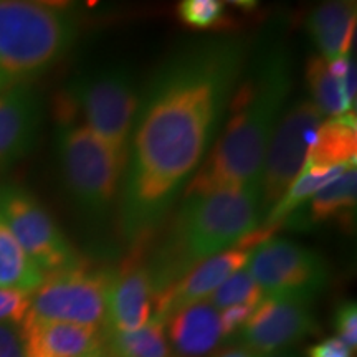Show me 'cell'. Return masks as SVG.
<instances>
[{
	"instance_id": "cell-1",
	"label": "cell",
	"mask_w": 357,
	"mask_h": 357,
	"mask_svg": "<svg viewBox=\"0 0 357 357\" xmlns=\"http://www.w3.org/2000/svg\"><path fill=\"white\" fill-rule=\"evenodd\" d=\"M243 66L242 43L211 40L182 48L154 75L134 119L119 190L129 242L146 243L202 166Z\"/></svg>"
},
{
	"instance_id": "cell-2",
	"label": "cell",
	"mask_w": 357,
	"mask_h": 357,
	"mask_svg": "<svg viewBox=\"0 0 357 357\" xmlns=\"http://www.w3.org/2000/svg\"><path fill=\"white\" fill-rule=\"evenodd\" d=\"M291 88L289 60L273 48L257 58L229 101L230 119L199 171L185 187V199L222 189L260 184L265 155Z\"/></svg>"
},
{
	"instance_id": "cell-3",
	"label": "cell",
	"mask_w": 357,
	"mask_h": 357,
	"mask_svg": "<svg viewBox=\"0 0 357 357\" xmlns=\"http://www.w3.org/2000/svg\"><path fill=\"white\" fill-rule=\"evenodd\" d=\"M260 184L187 197L147 268L155 293L238 243L261 220Z\"/></svg>"
},
{
	"instance_id": "cell-4",
	"label": "cell",
	"mask_w": 357,
	"mask_h": 357,
	"mask_svg": "<svg viewBox=\"0 0 357 357\" xmlns=\"http://www.w3.org/2000/svg\"><path fill=\"white\" fill-rule=\"evenodd\" d=\"M77 37L73 15L63 7L32 0H0V83H25L70 50Z\"/></svg>"
},
{
	"instance_id": "cell-5",
	"label": "cell",
	"mask_w": 357,
	"mask_h": 357,
	"mask_svg": "<svg viewBox=\"0 0 357 357\" xmlns=\"http://www.w3.org/2000/svg\"><path fill=\"white\" fill-rule=\"evenodd\" d=\"M56 142L61 177L75 205L89 218L108 215L121 189L123 164L84 124H60Z\"/></svg>"
},
{
	"instance_id": "cell-6",
	"label": "cell",
	"mask_w": 357,
	"mask_h": 357,
	"mask_svg": "<svg viewBox=\"0 0 357 357\" xmlns=\"http://www.w3.org/2000/svg\"><path fill=\"white\" fill-rule=\"evenodd\" d=\"M60 121L70 123L71 113L79 111L91 129L126 167L129 141L134 128L139 95L126 68H106L75 79L63 100ZM60 123V124H61Z\"/></svg>"
},
{
	"instance_id": "cell-7",
	"label": "cell",
	"mask_w": 357,
	"mask_h": 357,
	"mask_svg": "<svg viewBox=\"0 0 357 357\" xmlns=\"http://www.w3.org/2000/svg\"><path fill=\"white\" fill-rule=\"evenodd\" d=\"M109 276L111 271L86 270L82 265L47 275L30 294L29 316L105 328Z\"/></svg>"
},
{
	"instance_id": "cell-8",
	"label": "cell",
	"mask_w": 357,
	"mask_h": 357,
	"mask_svg": "<svg viewBox=\"0 0 357 357\" xmlns=\"http://www.w3.org/2000/svg\"><path fill=\"white\" fill-rule=\"evenodd\" d=\"M0 217L45 276L79 265L63 231L30 192L10 184L0 185Z\"/></svg>"
},
{
	"instance_id": "cell-9",
	"label": "cell",
	"mask_w": 357,
	"mask_h": 357,
	"mask_svg": "<svg viewBox=\"0 0 357 357\" xmlns=\"http://www.w3.org/2000/svg\"><path fill=\"white\" fill-rule=\"evenodd\" d=\"M321 124L323 114L311 100L294 102L276 124L260 181L261 218L275 207L294 178L300 176Z\"/></svg>"
},
{
	"instance_id": "cell-10",
	"label": "cell",
	"mask_w": 357,
	"mask_h": 357,
	"mask_svg": "<svg viewBox=\"0 0 357 357\" xmlns=\"http://www.w3.org/2000/svg\"><path fill=\"white\" fill-rule=\"evenodd\" d=\"M248 271L263 294H293L312 300L329 278L324 258L288 240L268 238L258 245Z\"/></svg>"
},
{
	"instance_id": "cell-11",
	"label": "cell",
	"mask_w": 357,
	"mask_h": 357,
	"mask_svg": "<svg viewBox=\"0 0 357 357\" xmlns=\"http://www.w3.org/2000/svg\"><path fill=\"white\" fill-rule=\"evenodd\" d=\"M278 229L280 227H261V229L253 230L231 248L199 263L171 287L155 293L153 318L166 323L169 316L182 307L208 300L223 281L248 265L258 245L271 238V235Z\"/></svg>"
},
{
	"instance_id": "cell-12",
	"label": "cell",
	"mask_w": 357,
	"mask_h": 357,
	"mask_svg": "<svg viewBox=\"0 0 357 357\" xmlns=\"http://www.w3.org/2000/svg\"><path fill=\"white\" fill-rule=\"evenodd\" d=\"M316 329L311 300L293 294H263L238 333L245 351L263 357L284 351Z\"/></svg>"
},
{
	"instance_id": "cell-13",
	"label": "cell",
	"mask_w": 357,
	"mask_h": 357,
	"mask_svg": "<svg viewBox=\"0 0 357 357\" xmlns=\"http://www.w3.org/2000/svg\"><path fill=\"white\" fill-rule=\"evenodd\" d=\"M154 281L142 258V245L136 253L111 271L106 310V333H126L139 329L154 316Z\"/></svg>"
},
{
	"instance_id": "cell-14",
	"label": "cell",
	"mask_w": 357,
	"mask_h": 357,
	"mask_svg": "<svg viewBox=\"0 0 357 357\" xmlns=\"http://www.w3.org/2000/svg\"><path fill=\"white\" fill-rule=\"evenodd\" d=\"M40 123V100L29 84H12L0 91V172L30 153Z\"/></svg>"
},
{
	"instance_id": "cell-15",
	"label": "cell",
	"mask_w": 357,
	"mask_h": 357,
	"mask_svg": "<svg viewBox=\"0 0 357 357\" xmlns=\"http://www.w3.org/2000/svg\"><path fill=\"white\" fill-rule=\"evenodd\" d=\"M25 357H100L105 352V329L26 314L20 324Z\"/></svg>"
},
{
	"instance_id": "cell-16",
	"label": "cell",
	"mask_w": 357,
	"mask_h": 357,
	"mask_svg": "<svg viewBox=\"0 0 357 357\" xmlns=\"http://www.w3.org/2000/svg\"><path fill=\"white\" fill-rule=\"evenodd\" d=\"M166 336L178 357H204L222 339L218 311L208 300L194 303L166 319Z\"/></svg>"
},
{
	"instance_id": "cell-17",
	"label": "cell",
	"mask_w": 357,
	"mask_h": 357,
	"mask_svg": "<svg viewBox=\"0 0 357 357\" xmlns=\"http://www.w3.org/2000/svg\"><path fill=\"white\" fill-rule=\"evenodd\" d=\"M307 32L321 52V58L334 61L347 56L356 33V2L334 0L311 10L306 20Z\"/></svg>"
},
{
	"instance_id": "cell-18",
	"label": "cell",
	"mask_w": 357,
	"mask_h": 357,
	"mask_svg": "<svg viewBox=\"0 0 357 357\" xmlns=\"http://www.w3.org/2000/svg\"><path fill=\"white\" fill-rule=\"evenodd\" d=\"M356 113H346L321 124L306 154L305 166L336 167L356 160ZM303 166V167H305Z\"/></svg>"
},
{
	"instance_id": "cell-19",
	"label": "cell",
	"mask_w": 357,
	"mask_h": 357,
	"mask_svg": "<svg viewBox=\"0 0 357 357\" xmlns=\"http://www.w3.org/2000/svg\"><path fill=\"white\" fill-rule=\"evenodd\" d=\"M43 280V271L26 255L0 217V288H13L32 294Z\"/></svg>"
},
{
	"instance_id": "cell-20",
	"label": "cell",
	"mask_w": 357,
	"mask_h": 357,
	"mask_svg": "<svg viewBox=\"0 0 357 357\" xmlns=\"http://www.w3.org/2000/svg\"><path fill=\"white\" fill-rule=\"evenodd\" d=\"M105 354L106 357H171L166 323L153 318L134 331H105Z\"/></svg>"
},
{
	"instance_id": "cell-21",
	"label": "cell",
	"mask_w": 357,
	"mask_h": 357,
	"mask_svg": "<svg viewBox=\"0 0 357 357\" xmlns=\"http://www.w3.org/2000/svg\"><path fill=\"white\" fill-rule=\"evenodd\" d=\"M354 162L356 160H352L349 164H342V166L336 167H303L300 176L294 178L283 197L263 217V227H280L281 223L287 220L289 213L300 208L303 202L311 199L328 182L341 176Z\"/></svg>"
},
{
	"instance_id": "cell-22",
	"label": "cell",
	"mask_w": 357,
	"mask_h": 357,
	"mask_svg": "<svg viewBox=\"0 0 357 357\" xmlns=\"http://www.w3.org/2000/svg\"><path fill=\"white\" fill-rule=\"evenodd\" d=\"M357 167L351 164L341 176L328 182L311 197L307 215L310 222H324L334 217H351L356 208Z\"/></svg>"
},
{
	"instance_id": "cell-23",
	"label": "cell",
	"mask_w": 357,
	"mask_h": 357,
	"mask_svg": "<svg viewBox=\"0 0 357 357\" xmlns=\"http://www.w3.org/2000/svg\"><path fill=\"white\" fill-rule=\"evenodd\" d=\"M306 82L310 86L312 102L321 114L336 116L354 113L342 89V82L329 71L328 61L321 56L310 58L306 65Z\"/></svg>"
},
{
	"instance_id": "cell-24",
	"label": "cell",
	"mask_w": 357,
	"mask_h": 357,
	"mask_svg": "<svg viewBox=\"0 0 357 357\" xmlns=\"http://www.w3.org/2000/svg\"><path fill=\"white\" fill-rule=\"evenodd\" d=\"M261 298V288L258 287L250 271L242 268L223 281L220 287L212 293L208 301L217 311H222L235 305H258Z\"/></svg>"
},
{
	"instance_id": "cell-25",
	"label": "cell",
	"mask_w": 357,
	"mask_h": 357,
	"mask_svg": "<svg viewBox=\"0 0 357 357\" xmlns=\"http://www.w3.org/2000/svg\"><path fill=\"white\" fill-rule=\"evenodd\" d=\"M223 7L218 0H184L178 3L177 15L185 25L194 29H211L222 20Z\"/></svg>"
},
{
	"instance_id": "cell-26",
	"label": "cell",
	"mask_w": 357,
	"mask_h": 357,
	"mask_svg": "<svg viewBox=\"0 0 357 357\" xmlns=\"http://www.w3.org/2000/svg\"><path fill=\"white\" fill-rule=\"evenodd\" d=\"M30 311V293L13 288H0V324L24 323Z\"/></svg>"
},
{
	"instance_id": "cell-27",
	"label": "cell",
	"mask_w": 357,
	"mask_h": 357,
	"mask_svg": "<svg viewBox=\"0 0 357 357\" xmlns=\"http://www.w3.org/2000/svg\"><path fill=\"white\" fill-rule=\"evenodd\" d=\"M334 326H336L337 337L346 342L352 351L357 346V306L354 301H346L336 310L334 316Z\"/></svg>"
},
{
	"instance_id": "cell-28",
	"label": "cell",
	"mask_w": 357,
	"mask_h": 357,
	"mask_svg": "<svg viewBox=\"0 0 357 357\" xmlns=\"http://www.w3.org/2000/svg\"><path fill=\"white\" fill-rule=\"evenodd\" d=\"M257 305H235L225 310L218 311V321H220L222 337H230L231 334L238 333L247 323Z\"/></svg>"
},
{
	"instance_id": "cell-29",
	"label": "cell",
	"mask_w": 357,
	"mask_h": 357,
	"mask_svg": "<svg viewBox=\"0 0 357 357\" xmlns=\"http://www.w3.org/2000/svg\"><path fill=\"white\" fill-rule=\"evenodd\" d=\"M0 357H25L20 326L0 324Z\"/></svg>"
},
{
	"instance_id": "cell-30",
	"label": "cell",
	"mask_w": 357,
	"mask_h": 357,
	"mask_svg": "<svg viewBox=\"0 0 357 357\" xmlns=\"http://www.w3.org/2000/svg\"><path fill=\"white\" fill-rule=\"evenodd\" d=\"M307 357H354V351L337 336H334L310 347Z\"/></svg>"
},
{
	"instance_id": "cell-31",
	"label": "cell",
	"mask_w": 357,
	"mask_h": 357,
	"mask_svg": "<svg viewBox=\"0 0 357 357\" xmlns=\"http://www.w3.org/2000/svg\"><path fill=\"white\" fill-rule=\"evenodd\" d=\"M217 357H257V356H253L252 352L245 349H230V351L222 352V354H218Z\"/></svg>"
},
{
	"instance_id": "cell-32",
	"label": "cell",
	"mask_w": 357,
	"mask_h": 357,
	"mask_svg": "<svg viewBox=\"0 0 357 357\" xmlns=\"http://www.w3.org/2000/svg\"><path fill=\"white\" fill-rule=\"evenodd\" d=\"M263 357H296V356L289 354V352L281 351V352H275V354H268V356H263Z\"/></svg>"
},
{
	"instance_id": "cell-33",
	"label": "cell",
	"mask_w": 357,
	"mask_h": 357,
	"mask_svg": "<svg viewBox=\"0 0 357 357\" xmlns=\"http://www.w3.org/2000/svg\"><path fill=\"white\" fill-rule=\"evenodd\" d=\"M2 89H6V86H3V84L0 83V91H2Z\"/></svg>"
},
{
	"instance_id": "cell-34",
	"label": "cell",
	"mask_w": 357,
	"mask_h": 357,
	"mask_svg": "<svg viewBox=\"0 0 357 357\" xmlns=\"http://www.w3.org/2000/svg\"><path fill=\"white\" fill-rule=\"evenodd\" d=\"M100 357H106V354H105V352H102V356H100Z\"/></svg>"
}]
</instances>
